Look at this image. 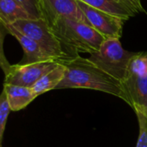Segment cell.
Returning a JSON list of instances; mask_svg holds the SVG:
<instances>
[{
    "label": "cell",
    "instance_id": "1",
    "mask_svg": "<svg viewBox=\"0 0 147 147\" xmlns=\"http://www.w3.org/2000/svg\"><path fill=\"white\" fill-rule=\"evenodd\" d=\"M64 65L65 76L55 90L66 88H88L114 95L129 105V100L123 84L88 58L76 55L58 60Z\"/></svg>",
    "mask_w": 147,
    "mask_h": 147
},
{
    "label": "cell",
    "instance_id": "2",
    "mask_svg": "<svg viewBox=\"0 0 147 147\" xmlns=\"http://www.w3.org/2000/svg\"><path fill=\"white\" fill-rule=\"evenodd\" d=\"M69 55L78 53L93 54L99 50L105 38L90 25L71 18H61L49 25Z\"/></svg>",
    "mask_w": 147,
    "mask_h": 147
},
{
    "label": "cell",
    "instance_id": "3",
    "mask_svg": "<svg viewBox=\"0 0 147 147\" xmlns=\"http://www.w3.org/2000/svg\"><path fill=\"white\" fill-rule=\"evenodd\" d=\"M138 53L123 49L119 39H105L98 51L88 59L109 76L123 83L131 61Z\"/></svg>",
    "mask_w": 147,
    "mask_h": 147
},
{
    "label": "cell",
    "instance_id": "4",
    "mask_svg": "<svg viewBox=\"0 0 147 147\" xmlns=\"http://www.w3.org/2000/svg\"><path fill=\"white\" fill-rule=\"evenodd\" d=\"M122 84L129 106L135 113H141L147 118V53H138L132 58Z\"/></svg>",
    "mask_w": 147,
    "mask_h": 147
},
{
    "label": "cell",
    "instance_id": "5",
    "mask_svg": "<svg viewBox=\"0 0 147 147\" xmlns=\"http://www.w3.org/2000/svg\"><path fill=\"white\" fill-rule=\"evenodd\" d=\"M18 30L34 40L49 56L58 61L69 56L49 24L42 19H24L12 24Z\"/></svg>",
    "mask_w": 147,
    "mask_h": 147
},
{
    "label": "cell",
    "instance_id": "6",
    "mask_svg": "<svg viewBox=\"0 0 147 147\" xmlns=\"http://www.w3.org/2000/svg\"><path fill=\"white\" fill-rule=\"evenodd\" d=\"M57 61H48L29 64L11 65L7 75H5V83L16 86L32 88L45 74L53 70L58 66Z\"/></svg>",
    "mask_w": 147,
    "mask_h": 147
},
{
    "label": "cell",
    "instance_id": "7",
    "mask_svg": "<svg viewBox=\"0 0 147 147\" xmlns=\"http://www.w3.org/2000/svg\"><path fill=\"white\" fill-rule=\"evenodd\" d=\"M76 1L88 24L105 39H119L121 37L125 20L91 7L80 0Z\"/></svg>",
    "mask_w": 147,
    "mask_h": 147
},
{
    "label": "cell",
    "instance_id": "8",
    "mask_svg": "<svg viewBox=\"0 0 147 147\" xmlns=\"http://www.w3.org/2000/svg\"><path fill=\"white\" fill-rule=\"evenodd\" d=\"M39 8L41 18L49 26L61 18L76 19L88 24L76 0H41Z\"/></svg>",
    "mask_w": 147,
    "mask_h": 147
},
{
    "label": "cell",
    "instance_id": "9",
    "mask_svg": "<svg viewBox=\"0 0 147 147\" xmlns=\"http://www.w3.org/2000/svg\"><path fill=\"white\" fill-rule=\"evenodd\" d=\"M4 27L5 28L8 33H10L18 41V42L21 44L24 49L25 57L21 63L29 64V63L41 62V61H55L51 56H49L34 40L21 33L12 24L4 25Z\"/></svg>",
    "mask_w": 147,
    "mask_h": 147
},
{
    "label": "cell",
    "instance_id": "10",
    "mask_svg": "<svg viewBox=\"0 0 147 147\" xmlns=\"http://www.w3.org/2000/svg\"><path fill=\"white\" fill-rule=\"evenodd\" d=\"M91 7L105 11L123 20H128L138 12L124 0H80Z\"/></svg>",
    "mask_w": 147,
    "mask_h": 147
},
{
    "label": "cell",
    "instance_id": "11",
    "mask_svg": "<svg viewBox=\"0 0 147 147\" xmlns=\"http://www.w3.org/2000/svg\"><path fill=\"white\" fill-rule=\"evenodd\" d=\"M4 91L6 94L11 112H18L25 108L37 97L31 88L5 83Z\"/></svg>",
    "mask_w": 147,
    "mask_h": 147
},
{
    "label": "cell",
    "instance_id": "12",
    "mask_svg": "<svg viewBox=\"0 0 147 147\" xmlns=\"http://www.w3.org/2000/svg\"><path fill=\"white\" fill-rule=\"evenodd\" d=\"M30 18L28 12L17 0H0V23L13 24L17 21Z\"/></svg>",
    "mask_w": 147,
    "mask_h": 147
},
{
    "label": "cell",
    "instance_id": "13",
    "mask_svg": "<svg viewBox=\"0 0 147 147\" xmlns=\"http://www.w3.org/2000/svg\"><path fill=\"white\" fill-rule=\"evenodd\" d=\"M65 70L66 68L64 65L59 62L56 67H55L53 70L45 74V75L40 80H38L36 82V84L31 88L34 93L37 96H39L50 90H55L56 87L60 84V82L64 78Z\"/></svg>",
    "mask_w": 147,
    "mask_h": 147
},
{
    "label": "cell",
    "instance_id": "14",
    "mask_svg": "<svg viewBox=\"0 0 147 147\" xmlns=\"http://www.w3.org/2000/svg\"><path fill=\"white\" fill-rule=\"evenodd\" d=\"M11 108L8 103L7 96L5 92L3 90V92L0 94V147L2 144L3 141V136L5 130L6 122L8 119V116L11 113Z\"/></svg>",
    "mask_w": 147,
    "mask_h": 147
},
{
    "label": "cell",
    "instance_id": "15",
    "mask_svg": "<svg viewBox=\"0 0 147 147\" xmlns=\"http://www.w3.org/2000/svg\"><path fill=\"white\" fill-rule=\"evenodd\" d=\"M28 12L31 19L41 18L40 13V1L41 0H17Z\"/></svg>",
    "mask_w": 147,
    "mask_h": 147
},
{
    "label": "cell",
    "instance_id": "16",
    "mask_svg": "<svg viewBox=\"0 0 147 147\" xmlns=\"http://www.w3.org/2000/svg\"><path fill=\"white\" fill-rule=\"evenodd\" d=\"M139 125V135L136 147H147V118L141 114L136 113Z\"/></svg>",
    "mask_w": 147,
    "mask_h": 147
},
{
    "label": "cell",
    "instance_id": "17",
    "mask_svg": "<svg viewBox=\"0 0 147 147\" xmlns=\"http://www.w3.org/2000/svg\"><path fill=\"white\" fill-rule=\"evenodd\" d=\"M4 32L3 30L0 29V67L2 68V70L5 73V76L7 75L11 65L9 63V61H7L5 55V52H4V48H3V43H4Z\"/></svg>",
    "mask_w": 147,
    "mask_h": 147
},
{
    "label": "cell",
    "instance_id": "18",
    "mask_svg": "<svg viewBox=\"0 0 147 147\" xmlns=\"http://www.w3.org/2000/svg\"><path fill=\"white\" fill-rule=\"evenodd\" d=\"M129 2L134 7V9L138 12H144V10L141 5V0H129Z\"/></svg>",
    "mask_w": 147,
    "mask_h": 147
},
{
    "label": "cell",
    "instance_id": "19",
    "mask_svg": "<svg viewBox=\"0 0 147 147\" xmlns=\"http://www.w3.org/2000/svg\"><path fill=\"white\" fill-rule=\"evenodd\" d=\"M124 1H125V2H126V3H127L128 5H131V7H132V8L134 9V7H133V6L131 5V3L129 2V0H124ZM134 10H135V9H134ZM137 12H138V11H137Z\"/></svg>",
    "mask_w": 147,
    "mask_h": 147
},
{
    "label": "cell",
    "instance_id": "20",
    "mask_svg": "<svg viewBox=\"0 0 147 147\" xmlns=\"http://www.w3.org/2000/svg\"><path fill=\"white\" fill-rule=\"evenodd\" d=\"M125 3H126V2H125ZM135 11H136V10H135Z\"/></svg>",
    "mask_w": 147,
    "mask_h": 147
}]
</instances>
